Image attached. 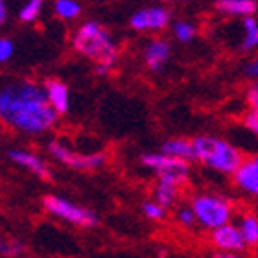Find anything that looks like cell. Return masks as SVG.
<instances>
[{
  "instance_id": "obj_13",
  "label": "cell",
  "mask_w": 258,
  "mask_h": 258,
  "mask_svg": "<svg viewBox=\"0 0 258 258\" xmlns=\"http://www.w3.org/2000/svg\"><path fill=\"white\" fill-rule=\"evenodd\" d=\"M44 92H46V100H48L50 107L54 109L57 116H63L70 111V91L67 83H63L57 78H50L43 83Z\"/></svg>"
},
{
  "instance_id": "obj_20",
  "label": "cell",
  "mask_w": 258,
  "mask_h": 258,
  "mask_svg": "<svg viewBox=\"0 0 258 258\" xmlns=\"http://www.w3.org/2000/svg\"><path fill=\"white\" fill-rule=\"evenodd\" d=\"M54 13L61 21H76L81 15V4L76 0H55Z\"/></svg>"
},
{
  "instance_id": "obj_18",
  "label": "cell",
  "mask_w": 258,
  "mask_h": 258,
  "mask_svg": "<svg viewBox=\"0 0 258 258\" xmlns=\"http://www.w3.org/2000/svg\"><path fill=\"white\" fill-rule=\"evenodd\" d=\"M242 28V39H240V50L242 52H258V19L247 17L240 22Z\"/></svg>"
},
{
  "instance_id": "obj_2",
  "label": "cell",
  "mask_w": 258,
  "mask_h": 258,
  "mask_svg": "<svg viewBox=\"0 0 258 258\" xmlns=\"http://www.w3.org/2000/svg\"><path fill=\"white\" fill-rule=\"evenodd\" d=\"M72 48L87 59L94 61L98 76H109L120 59L118 43L113 33L98 21L81 22L72 37Z\"/></svg>"
},
{
  "instance_id": "obj_26",
  "label": "cell",
  "mask_w": 258,
  "mask_h": 258,
  "mask_svg": "<svg viewBox=\"0 0 258 258\" xmlns=\"http://www.w3.org/2000/svg\"><path fill=\"white\" fill-rule=\"evenodd\" d=\"M242 125L247 129L253 137L258 139V111H247V113L243 114Z\"/></svg>"
},
{
  "instance_id": "obj_16",
  "label": "cell",
  "mask_w": 258,
  "mask_h": 258,
  "mask_svg": "<svg viewBox=\"0 0 258 258\" xmlns=\"http://www.w3.org/2000/svg\"><path fill=\"white\" fill-rule=\"evenodd\" d=\"M181 192L183 186L173 183H166V181H155L153 190H151V199H155L157 203L162 205L166 210L179 207V199H181Z\"/></svg>"
},
{
  "instance_id": "obj_19",
  "label": "cell",
  "mask_w": 258,
  "mask_h": 258,
  "mask_svg": "<svg viewBox=\"0 0 258 258\" xmlns=\"http://www.w3.org/2000/svg\"><path fill=\"white\" fill-rule=\"evenodd\" d=\"M172 37L181 44H190L198 37V24L188 19H177L172 22Z\"/></svg>"
},
{
  "instance_id": "obj_6",
  "label": "cell",
  "mask_w": 258,
  "mask_h": 258,
  "mask_svg": "<svg viewBox=\"0 0 258 258\" xmlns=\"http://www.w3.org/2000/svg\"><path fill=\"white\" fill-rule=\"evenodd\" d=\"M43 209L50 216H54V218L64 221V223L80 227V229H92V227L98 225V216L91 209L81 207V205L61 198V196H54V194L44 196Z\"/></svg>"
},
{
  "instance_id": "obj_24",
  "label": "cell",
  "mask_w": 258,
  "mask_h": 258,
  "mask_svg": "<svg viewBox=\"0 0 258 258\" xmlns=\"http://www.w3.org/2000/svg\"><path fill=\"white\" fill-rule=\"evenodd\" d=\"M15 54V43L10 37H0V64L11 61Z\"/></svg>"
},
{
  "instance_id": "obj_12",
  "label": "cell",
  "mask_w": 258,
  "mask_h": 258,
  "mask_svg": "<svg viewBox=\"0 0 258 258\" xmlns=\"http://www.w3.org/2000/svg\"><path fill=\"white\" fill-rule=\"evenodd\" d=\"M8 157L15 162L17 166L28 170V172L33 173L35 177H39V179L52 177L48 162L44 161L43 157H39L35 151L26 150V148H11V150H8Z\"/></svg>"
},
{
  "instance_id": "obj_9",
  "label": "cell",
  "mask_w": 258,
  "mask_h": 258,
  "mask_svg": "<svg viewBox=\"0 0 258 258\" xmlns=\"http://www.w3.org/2000/svg\"><path fill=\"white\" fill-rule=\"evenodd\" d=\"M172 57V43L164 37H151L142 46V63L150 72H162Z\"/></svg>"
},
{
  "instance_id": "obj_23",
  "label": "cell",
  "mask_w": 258,
  "mask_h": 258,
  "mask_svg": "<svg viewBox=\"0 0 258 258\" xmlns=\"http://www.w3.org/2000/svg\"><path fill=\"white\" fill-rule=\"evenodd\" d=\"M175 221H177V225L184 231H190L194 227H198V220H196V214H194V210L190 209V205H179L177 209H175Z\"/></svg>"
},
{
  "instance_id": "obj_7",
  "label": "cell",
  "mask_w": 258,
  "mask_h": 258,
  "mask_svg": "<svg viewBox=\"0 0 258 258\" xmlns=\"http://www.w3.org/2000/svg\"><path fill=\"white\" fill-rule=\"evenodd\" d=\"M46 150L52 155V159H55L64 166L72 168V170H78V172H96V170L105 166V162H107V155L103 151L80 153L57 139L50 140L46 144Z\"/></svg>"
},
{
  "instance_id": "obj_11",
  "label": "cell",
  "mask_w": 258,
  "mask_h": 258,
  "mask_svg": "<svg viewBox=\"0 0 258 258\" xmlns=\"http://www.w3.org/2000/svg\"><path fill=\"white\" fill-rule=\"evenodd\" d=\"M210 243L220 253H243L247 249L234 221L210 232Z\"/></svg>"
},
{
  "instance_id": "obj_1",
  "label": "cell",
  "mask_w": 258,
  "mask_h": 258,
  "mask_svg": "<svg viewBox=\"0 0 258 258\" xmlns=\"http://www.w3.org/2000/svg\"><path fill=\"white\" fill-rule=\"evenodd\" d=\"M43 83L30 78L0 76V124L15 133L39 137L57 124Z\"/></svg>"
},
{
  "instance_id": "obj_3",
  "label": "cell",
  "mask_w": 258,
  "mask_h": 258,
  "mask_svg": "<svg viewBox=\"0 0 258 258\" xmlns=\"http://www.w3.org/2000/svg\"><path fill=\"white\" fill-rule=\"evenodd\" d=\"M194 150H196V162L218 175L232 177L245 159L242 150L234 142L212 133L194 137Z\"/></svg>"
},
{
  "instance_id": "obj_30",
  "label": "cell",
  "mask_w": 258,
  "mask_h": 258,
  "mask_svg": "<svg viewBox=\"0 0 258 258\" xmlns=\"http://www.w3.org/2000/svg\"><path fill=\"white\" fill-rule=\"evenodd\" d=\"M209 258H245L242 253H220V251H214Z\"/></svg>"
},
{
  "instance_id": "obj_29",
  "label": "cell",
  "mask_w": 258,
  "mask_h": 258,
  "mask_svg": "<svg viewBox=\"0 0 258 258\" xmlns=\"http://www.w3.org/2000/svg\"><path fill=\"white\" fill-rule=\"evenodd\" d=\"M8 17H10V10H8V4H6L4 0H0V26H2V24H6Z\"/></svg>"
},
{
  "instance_id": "obj_8",
  "label": "cell",
  "mask_w": 258,
  "mask_h": 258,
  "mask_svg": "<svg viewBox=\"0 0 258 258\" xmlns=\"http://www.w3.org/2000/svg\"><path fill=\"white\" fill-rule=\"evenodd\" d=\"M172 11L164 6H146L139 8L129 17V28L137 33H161L172 28Z\"/></svg>"
},
{
  "instance_id": "obj_17",
  "label": "cell",
  "mask_w": 258,
  "mask_h": 258,
  "mask_svg": "<svg viewBox=\"0 0 258 258\" xmlns=\"http://www.w3.org/2000/svg\"><path fill=\"white\" fill-rule=\"evenodd\" d=\"M240 234L243 238V243L247 249H256L258 247V214L254 212H243L240 214L236 221Z\"/></svg>"
},
{
  "instance_id": "obj_22",
  "label": "cell",
  "mask_w": 258,
  "mask_h": 258,
  "mask_svg": "<svg viewBox=\"0 0 258 258\" xmlns=\"http://www.w3.org/2000/svg\"><path fill=\"white\" fill-rule=\"evenodd\" d=\"M43 2L41 0H28L26 4H22V8L19 10V21L24 24L35 22L43 13Z\"/></svg>"
},
{
  "instance_id": "obj_5",
  "label": "cell",
  "mask_w": 258,
  "mask_h": 258,
  "mask_svg": "<svg viewBox=\"0 0 258 258\" xmlns=\"http://www.w3.org/2000/svg\"><path fill=\"white\" fill-rule=\"evenodd\" d=\"M140 164L150 170L155 175L157 181H166L183 186L188 183L190 175H192V166L188 162L177 161L173 157L164 155L162 151H150L140 157Z\"/></svg>"
},
{
  "instance_id": "obj_21",
  "label": "cell",
  "mask_w": 258,
  "mask_h": 258,
  "mask_svg": "<svg viewBox=\"0 0 258 258\" xmlns=\"http://www.w3.org/2000/svg\"><path fill=\"white\" fill-rule=\"evenodd\" d=\"M140 212L144 216L146 220L153 221V223H159V221H164L168 216V210L159 205L155 199H146L144 203L140 205Z\"/></svg>"
},
{
  "instance_id": "obj_10",
  "label": "cell",
  "mask_w": 258,
  "mask_h": 258,
  "mask_svg": "<svg viewBox=\"0 0 258 258\" xmlns=\"http://www.w3.org/2000/svg\"><path fill=\"white\" fill-rule=\"evenodd\" d=\"M232 183L243 196L258 199V153L243 159L242 166L232 175Z\"/></svg>"
},
{
  "instance_id": "obj_27",
  "label": "cell",
  "mask_w": 258,
  "mask_h": 258,
  "mask_svg": "<svg viewBox=\"0 0 258 258\" xmlns=\"http://www.w3.org/2000/svg\"><path fill=\"white\" fill-rule=\"evenodd\" d=\"M21 251L22 247L17 242H11V240H6V238L0 236V254H4V256H17Z\"/></svg>"
},
{
  "instance_id": "obj_14",
  "label": "cell",
  "mask_w": 258,
  "mask_h": 258,
  "mask_svg": "<svg viewBox=\"0 0 258 258\" xmlns=\"http://www.w3.org/2000/svg\"><path fill=\"white\" fill-rule=\"evenodd\" d=\"M214 10L221 17H232V19H247V17H256L258 2L254 0H218L214 2Z\"/></svg>"
},
{
  "instance_id": "obj_15",
  "label": "cell",
  "mask_w": 258,
  "mask_h": 258,
  "mask_svg": "<svg viewBox=\"0 0 258 258\" xmlns=\"http://www.w3.org/2000/svg\"><path fill=\"white\" fill-rule=\"evenodd\" d=\"M161 151L164 155L173 157L177 161L183 162H196V150H194V139H186V137H172L162 142Z\"/></svg>"
},
{
  "instance_id": "obj_25",
  "label": "cell",
  "mask_w": 258,
  "mask_h": 258,
  "mask_svg": "<svg viewBox=\"0 0 258 258\" xmlns=\"http://www.w3.org/2000/svg\"><path fill=\"white\" fill-rule=\"evenodd\" d=\"M243 74H245V78H249V80H253L254 83H258V52H254V54L245 61V64H243Z\"/></svg>"
},
{
  "instance_id": "obj_4",
  "label": "cell",
  "mask_w": 258,
  "mask_h": 258,
  "mask_svg": "<svg viewBox=\"0 0 258 258\" xmlns=\"http://www.w3.org/2000/svg\"><path fill=\"white\" fill-rule=\"evenodd\" d=\"M188 205L196 214L198 227L209 232L232 223V218L236 212L234 201L229 196L216 190H199L192 194Z\"/></svg>"
},
{
  "instance_id": "obj_28",
  "label": "cell",
  "mask_w": 258,
  "mask_h": 258,
  "mask_svg": "<svg viewBox=\"0 0 258 258\" xmlns=\"http://www.w3.org/2000/svg\"><path fill=\"white\" fill-rule=\"evenodd\" d=\"M245 105H247V111H258V83H253V85L247 87Z\"/></svg>"
}]
</instances>
